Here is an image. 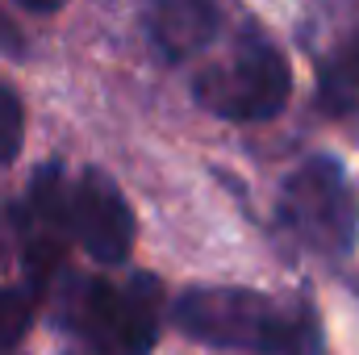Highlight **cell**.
Segmentation results:
<instances>
[{"mask_svg": "<svg viewBox=\"0 0 359 355\" xmlns=\"http://www.w3.org/2000/svg\"><path fill=\"white\" fill-rule=\"evenodd\" d=\"M67 217H72V243L84 247V255L92 264L121 267L130 260L134 239H138V222H134V209H130L126 192L117 188V180L109 172L84 168L72 180Z\"/></svg>", "mask_w": 359, "mask_h": 355, "instance_id": "8992f818", "label": "cell"}, {"mask_svg": "<svg viewBox=\"0 0 359 355\" xmlns=\"http://www.w3.org/2000/svg\"><path fill=\"white\" fill-rule=\"evenodd\" d=\"M21 8H29V13H59L67 0H17Z\"/></svg>", "mask_w": 359, "mask_h": 355, "instance_id": "8fae6325", "label": "cell"}, {"mask_svg": "<svg viewBox=\"0 0 359 355\" xmlns=\"http://www.w3.org/2000/svg\"><path fill=\"white\" fill-rule=\"evenodd\" d=\"M55 322L96 355H151L163 330V280L155 272L63 276Z\"/></svg>", "mask_w": 359, "mask_h": 355, "instance_id": "7a4b0ae2", "label": "cell"}, {"mask_svg": "<svg viewBox=\"0 0 359 355\" xmlns=\"http://www.w3.org/2000/svg\"><path fill=\"white\" fill-rule=\"evenodd\" d=\"M67 196H72V180L63 172V163H42L29 180L25 196L13 205V234H17V251L25 264V288H34L38 297H46L55 280L63 276V260L72 247Z\"/></svg>", "mask_w": 359, "mask_h": 355, "instance_id": "5b68a950", "label": "cell"}, {"mask_svg": "<svg viewBox=\"0 0 359 355\" xmlns=\"http://www.w3.org/2000/svg\"><path fill=\"white\" fill-rule=\"evenodd\" d=\"M168 322L188 343L234 355H326L318 309L305 297H276L247 284H192Z\"/></svg>", "mask_w": 359, "mask_h": 355, "instance_id": "6da1fadb", "label": "cell"}, {"mask_svg": "<svg viewBox=\"0 0 359 355\" xmlns=\"http://www.w3.org/2000/svg\"><path fill=\"white\" fill-rule=\"evenodd\" d=\"M38 293L34 288H0V355H8L13 347H21V339L29 335L34 326V314H38Z\"/></svg>", "mask_w": 359, "mask_h": 355, "instance_id": "9c48e42d", "label": "cell"}, {"mask_svg": "<svg viewBox=\"0 0 359 355\" xmlns=\"http://www.w3.org/2000/svg\"><path fill=\"white\" fill-rule=\"evenodd\" d=\"M21 147H25V105L8 84H0V168L17 163Z\"/></svg>", "mask_w": 359, "mask_h": 355, "instance_id": "30bf717a", "label": "cell"}, {"mask_svg": "<svg viewBox=\"0 0 359 355\" xmlns=\"http://www.w3.org/2000/svg\"><path fill=\"white\" fill-rule=\"evenodd\" d=\"M192 100L209 117L234 126L271 121L292 100V63L264 29L243 25L230 42V55L192 76Z\"/></svg>", "mask_w": 359, "mask_h": 355, "instance_id": "3957f363", "label": "cell"}, {"mask_svg": "<svg viewBox=\"0 0 359 355\" xmlns=\"http://www.w3.org/2000/svg\"><path fill=\"white\" fill-rule=\"evenodd\" d=\"M276 226L309 255L347 260L359 243V196L334 155L301 159L276 192Z\"/></svg>", "mask_w": 359, "mask_h": 355, "instance_id": "277c9868", "label": "cell"}, {"mask_svg": "<svg viewBox=\"0 0 359 355\" xmlns=\"http://www.w3.org/2000/svg\"><path fill=\"white\" fill-rule=\"evenodd\" d=\"M8 264V251H4V239H0V267Z\"/></svg>", "mask_w": 359, "mask_h": 355, "instance_id": "7c38bea8", "label": "cell"}, {"mask_svg": "<svg viewBox=\"0 0 359 355\" xmlns=\"http://www.w3.org/2000/svg\"><path fill=\"white\" fill-rule=\"evenodd\" d=\"M147 42L163 63H188L222 38V0H134Z\"/></svg>", "mask_w": 359, "mask_h": 355, "instance_id": "ba28073f", "label": "cell"}, {"mask_svg": "<svg viewBox=\"0 0 359 355\" xmlns=\"http://www.w3.org/2000/svg\"><path fill=\"white\" fill-rule=\"evenodd\" d=\"M318 38H309L318 109L330 117L359 113V0L330 4L326 21H313Z\"/></svg>", "mask_w": 359, "mask_h": 355, "instance_id": "52a82bcc", "label": "cell"}]
</instances>
